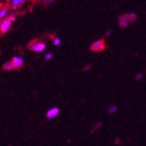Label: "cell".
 <instances>
[{
    "label": "cell",
    "instance_id": "cell-4",
    "mask_svg": "<svg viewBox=\"0 0 146 146\" xmlns=\"http://www.w3.org/2000/svg\"><path fill=\"white\" fill-rule=\"evenodd\" d=\"M11 22L9 19H5L2 21L1 25H0V30H1L2 33H6L10 30L11 26Z\"/></svg>",
    "mask_w": 146,
    "mask_h": 146
},
{
    "label": "cell",
    "instance_id": "cell-6",
    "mask_svg": "<svg viewBox=\"0 0 146 146\" xmlns=\"http://www.w3.org/2000/svg\"><path fill=\"white\" fill-rule=\"evenodd\" d=\"M129 19L127 16V14H124L123 16L120 17V19H119V25H120L121 27H127V26L129 25Z\"/></svg>",
    "mask_w": 146,
    "mask_h": 146
},
{
    "label": "cell",
    "instance_id": "cell-13",
    "mask_svg": "<svg viewBox=\"0 0 146 146\" xmlns=\"http://www.w3.org/2000/svg\"><path fill=\"white\" fill-rule=\"evenodd\" d=\"M52 42H54V46H59L60 43H61V40H60V38H54V41H52Z\"/></svg>",
    "mask_w": 146,
    "mask_h": 146
},
{
    "label": "cell",
    "instance_id": "cell-2",
    "mask_svg": "<svg viewBox=\"0 0 146 146\" xmlns=\"http://www.w3.org/2000/svg\"><path fill=\"white\" fill-rule=\"evenodd\" d=\"M104 48H105V44H104V41L102 40V39L95 41L90 46V49L94 52H100V51L103 50Z\"/></svg>",
    "mask_w": 146,
    "mask_h": 146
},
{
    "label": "cell",
    "instance_id": "cell-16",
    "mask_svg": "<svg viewBox=\"0 0 146 146\" xmlns=\"http://www.w3.org/2000/svg\"><path fill=\"white\" fill-rule=\"evenodd\" d=\"M91 68V66H89V65H87V66H85V67L83 68V71H88L89 69Z\"/></svg>",
    "mask_w": 146,
    "mask_h": 146
},
{
    "label": "cell",
    "instance_id": "cell-15",
    "mask_svg": "<svg viewBox=\"0 0 146 146\" xmlns=\"http://www.w3.org/2000/svg\"><path fill=\"white\" fill-rule=\"evenodd\" d=\"M101 125H102V123H101V121L97 120V122H96V123H95L94 127H95V128H99Z\"/></svg>",
    "mask_w": 146,
    "mask_h": 146
},
{
    "label": "cell",
    "instance_id": "cell-14",
    "mask_svg": "<svg viewBox=\"0 0 146 146\" xmlns=\"http://www.w3.org/2000/svg\"><path fill=\"white\" fill-rule=\"evenodd\" d=\"M16 19H17V15H16V14H12V15L9 18V19H10L11 21H12V22H13V21H15Z\"/></svg>",
    "mask_w": 146,
    "mask_h": 146
},
{
    "label": "cell",
    "instance_id": "cell-12",
    "mask_svg": "<svg viewBox=\"0 0 146 146\" xmlns=\"http://www.w3.org/2000/svg\"><path fill=\"white\" fill-rule=\"evenodd\" d=\"M143 78V73H137L135 76V79L137 81H141V80Z\"/></svg>",
    "mask_w": 146,
    "mask_h": 146
},
{
    "label": "cell",
    "instance_id": "cell-10",
    "mask_svg": "<svg viewBox=\"0 0 146 146\" xmlns=\"http://www.w3.org/2000/svg\"><path fill=\"white\" fill-rule=\"evenodd\" d=\"M117 107L115 105H113V106H111V107L109 109V113L110 114H114V113H115L116 111H117Z\"/></svg>",
    "mask_w": 146,
    "mask_h": 146
},
{
    "label": "cell",
    "instance_id": "cell-11",
    "mask_svg": "<svg viewBox=\"0 0 146 146\" xmlns=\"http://www.w3.org/2000/svg\"><path fill=\"white\" fill-rule=\"evenodd\" d=\"M52 57H54V55H52V54H51V52H47V54H45L44 59L47 61V60H52Z\"/></svg>",
    "mask_w": 146,
    "mask_h": 146
},
{
    "label": "cell",
    "instance_id": "cell-9",
    "mask_svg": "<svg viewBox=\"0 0 146 146\" xmlns=\"http://www.w3.org/2000/svg\"><path fill=\"white\" fill-rule=\"evenodd\" d=\"M7 13H8V10L7 9H1V10H0V19L6 17Z\"/></svg>",
    "mask_w": 146,
    "mask_h": 146
},
{
    "label": "cell",
    "instance_id": "cell-5",
    "mask_svg": "<svg viewBox=\"0 0 146 146\" xmlns=\"http://www.w3.org/2000/svg\"><path fill=\"white\" fill-rule=\"evenodd\" d=\"M60 114V110L57 107H52L46 112V117L49 119L55 118Z\"/></svg>",
    "mask_w": 146,
    "mask_h": 146
},
{
    "label": "cell",
    "instance_id": "cell-3",
    "mask_svg": "<svg viewBox=\"0 0 146 146\" xmlns=\"http://www.w3.org/2000/svg\"><path fill=\"white\" fill-rule=\"evenodd\" d=\"M11 62L13 64V68H19L24 64V59L21 56H15L12 58Z\"/></svg>",
    "mask_w": 146,
    "mask_h": 146
},
{
    "label": "cell",
    "instance_id": "cell-7",
    "mask_svg": "<svg viewBox=\"0 0 146 146\" xmlns=\"http://www.w3.org/2000/svg\"><path fill=\"white\" fill-rule=\"evenodd\" d=\"M3 68H4L5 70H11V69L13 68V64H12L11 61H7V62H5L4 64Z\"/></svg>",
    "mask_w": 146,
    "mask_h": 146
},
{
    "label": "cell",
    "instance_id": "cell-8",
    "mask_svg": "<svg viewBox=\"0 0 146 146\" xmlns=\"http://www.w3.org/2000/svg\"><path fill=\"white\" fill-rule=\"evenodd\" d=\"M24 1H25V0H12V1H11V5H12V6L17 7V6L20 5Z\"/></svg>",
    "mask_w": 146,
    "mask_h": 146
},
{
    "label": "cell",
    "instance_id": "cell-1",
    "mask_svg": "<svg viewBox=\"0 0 146 146\" xmlns=\"http://www.w3.org/2000/svg\"><path fill=\"white\" fill-rule=\"evenodd\" d=\"M46 44L44 42H36V43H33L30 46V48L32 51L33 52H41L44 50H46Z\"/></svg>",
    "mask_w": 146,
    "mask_h": 146
},
{
    "label": "cell",
    "instance_id": "cell-18",
    "mask_svg": "<svg viewBox=\"0 0 146 146\" xmlns=\"http://www.w3.org/2000/svg\"><path fill=\"white\" fill-rule=\"evenodd\" d=\"M115 143L116 144H119V143H120V139L116 137V138L115 139Z\"/></svg>",
    "mask_w": 146,
    "mask_h": 146
},
{
    "label": "cell",
    "instance_id": "cell-17",
    "mask_svg": "<svg viewBox=\"0 0 146 146\" xmlns=\"http://www.w3.org/2000/svg\"><path fill=\"white\" fill-rule=\"evenodd\" d=\"M111 34H112V31H111V30H108L107 32H106V36H108V37H109V36H110Z\"/></svg>",
    "mask_w": 146,
    "mask_h": 146
}]
</instances>
